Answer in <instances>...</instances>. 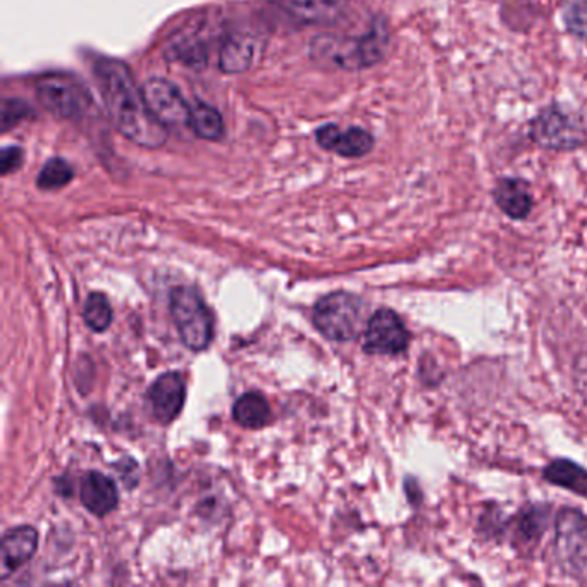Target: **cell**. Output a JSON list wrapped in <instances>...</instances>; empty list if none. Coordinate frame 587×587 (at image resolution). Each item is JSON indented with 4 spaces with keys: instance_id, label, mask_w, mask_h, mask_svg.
<instances>
[{
    "instance_id": "obj_13",
    "label": "cell",
    "mask_w": 587,
    "mask_h": 587,
    "mask_svg": "<svg viewBox=\"0 0 587 587\" xmlns=\"http://www.w3.org/2000/svg\"><path fill=\"white\" fill-rule=\"evenodd\" d=\"M80 498L84 508L97 517L109 516L112 510H116L117 501H120L114 481L104 476L102 472L95 471L84 474L81 481Z\"/></svg>"
},
{
    "instance_id": "obj_7",
    "label": "cell",
    "mask_w": 587,
    "mask_h": 587,
    "mask_svg": "<svg viewBox=\"0 0 587 587\" xmlns=\"http://www.w3.org/2000/svg\"><path fill=\"white\" fill-rule=\"evenodd\" d=\"M142 89L148 109L162 126L166 128L190 126L192 105L187 102L177 84L166 78H150L145 81Z\"/></svg>"
},
{
    "instance_id": "obj_22",
    "label": "cell",
    "mask_w": 587,
    "mask_h": 587,
    "mask_svg": "<svg viewBox=\"0 0 587 587\" xmlns=\"http://www.w3.org/2000/svg\"><path fill=\"white\" fill-rule=\"evenodd\" d=\"M562 20L572 36L587 41V0H565Z\"/></svg>"
},
{
    "instance_id": "obj_14",
    "label": "cell",
    "mask_w": 587,
    "mask_h": 587,
    "mask_svg": "<svg viewBox=\"0 0 587 587\" xmlns=\"http://www.w3.org/2000/svg\"><path fill=\"white\" fill-rule=\"evenodd\" d=\"M36 546H38V534L29 526H21V528L5 532L4 540H2L4 576L26 564L35 555Z\"/></svg>"
},
{
    "instance_id": "obj_11",
    "label": "cell",
    "mask_w": 587,
    "mask_h": 587,
    "mask_svg": "<svg viewBox=\"0 0 587 587\" xmlns=\"http://www.w3.org/2000/svg\"><path fill=\"white\" fill-rule=\"evenodd\" d=\"M184 396H187V386H184L183 377L178 372H166L162 376L157 377L148 390V399L153 405L154 417L160 424H171L180 416L184 405Z\"/></svg>"
},
{
    "instance_id": "obj_4",
    "label": "cell",
    "mask_w": 587,
    "mask_h": 587,
    "mask_svg": "<svg viewBox=\"0 0 587 587\" xmlns=\"http://www.w3.org/2000/svg\"><path fill=\"white\" fill-rule=\"evenodd\" d=\"M169 308L184 347L193 352L205 350L214 336V317L200 293L192 286L174 289Z\"/></svg>"
},
{
    "instance_id": "obj_6",
    "label": "cell",
    "mask_w": 587,
    "mask_h": 587,
    "mask_svg": "<svg viewBox=\"0 0 587 587\" xmlns=\"http://www.w3.org/2000/svg\"><path fill=\"white\" fill-rule=\"evenodd\" d=\"M555 556L568 577L587 580V517L576 508H562L556 517Z\"/></svg>"
},
{
    "instance_id": "obj_18",
    "label": "cell",
    "mask_w": 587,
    "mask_h": 587,
    "mask_svg": "<svg viewBox=\"0 0 587 587\" xmlns=\"http://www.w3.org/2000/svg\"><path fill=\"white\" fill-rule=\"evenodd\" d=\"M548 483L555 484L560 488L571 489L574 493L586 495L587 493V471L571 460H553L543 472Z\"/></svg>"
},
{
    "instance_id": "obj_9",
    "label": "cell",
    "mask_w": 587,
    "mask_h": 587,
    "mask_svg": "<svg viewBox=\"0 0 587 587\" xmlns=\"http://www.w3.org/2000/svg\"><path fill=\"white\" fill-rule=\"evenodd\" d=\"M36 95L42 105L60 120H78L83 116V92L69 78L47 75L36 83Z\"/></svg>"
},
{
    "instance_id": "obj_1",
    "label": "cell",
    "mask_w": 587,
    "mask_h": 587,
    "mask_svg": "<svg viewBox=\"0 0 587 587\" xmlns=\"http://www.w3.org/2000/svg\"><path fill=\"white\" fill-rule=\"evenodd\" d=\"M93 75L109 116L121 135L144 148H159L168 142V128L148 109L144 89L136 84L128 66L112 57H100Z\"/></svg>"
},
{
    "instance_id": "obj_16",
    "label": "cell",
    "mask_w": 587,
    "mask_h": 587,
    "mask_svg": "<svg viewBox=\"0 0 587 587\" xmlns=\"http://www.w3.org/2000/svg\"><path fill=\"white\" fill-rule=\"evenodd\" d=\"M274 4L298 24H326L336 18L335 0H276Z\"/></svg>"
},
{
    "instance_id": "obj_15",
    "label": "cell",
    "mask_w": 587,
    "mask_h": 587,
    "mask_svg": "<svg viewBox=\"0 0 587 587\" xmlns=\"http://www.w3.org/2000/svg\"><path fill=\"white\" fill-rule=\"evenodd\" d=\"M257 56V41L252 35L233 33L221 48L219 68L228 75L247 71Z\"/></svg>"
},
{
    "instance_id": "obj_10",
    "label": "cell",
    "mask_w": 587,
    "mask_h": 587,
    "mask_svg": "<svg viewBox=\"0 0 587 587\" xmlns=\"http://www.w3.org/2000/svg\"><path fill=\"white\" fill-rule=\"evenodd\" d=\"M316 142L324 150L347 157V159H360V157L368 156L376 144L374 136L368 129L353 126L341 132L336 124L320 126L316 133Z\"/></svg>"
},
{
    "instance_id": "obj_26",
    "label": "cell",
    "mask_w": 587,
    "mask_h": 587,
    "mask_svg": "<svg viewBox=\"0 0 587 587\" xmlns=\"http://www.w3.org/2000/svg\"><path fill=\"white\" fill-rule=\"evenodd\" d=\"M541 519H543V513L540 510H531L528 517H523L522 522V532L528 540L532 538H538L541 534Z\"/></svg>"
},
{
    "instance_id": "obj_17",
    "label": "cell",
    "mask_w": 587,
    "mask_h": 587,
    "mask_svg": "<svg viewBox=\"0 0 587 587\" xmlns=\"http://www.w3.org/2000/svg\"><path fill=\"white\" fill-rule=\"evenodd\" d=\"M233 417L244 428H264L266 424L271 420V407H269L268 399L260 393H245L236 399Z\"/></svg>"
},
{
    "instance_id": "obj_25",
    "label": "cell",
    "mask_w": 587,
    "mask_h": 587,
    "mask_svg": "<svg viewBox=\"0 0 587 587\" xmlns=\"http://www.w3.org/2000/svg\"><path fill=\"white\" fill-rule=\"evenodd\" d=\"M24 154L23 148L8 147L2 150V160H0V168H2V174L8 177L11 172L18 171L23 165Z\"/></svg>"
},
{
    "instance_id": "obj_19",
    "label": "cell",
    "mask_w": 587,
    "mask_h": 587,
    "mask_svg": "<svg viewBox=\"0 0 587 587\" xmlns=\"http://www.w3.org/2000/svg\"><path fill=\"white\" fill-rule=\"evenodd\" d=\"M190 128L204 140L217 142L224 133L223 116L216 108L204 104V102H196L195 105H192Z\"/></svg>"
},
{
    "instance_id": "obj_8",
    "label": "cell",
    "mask_w": 587,
    "mask_h": 587,
    "mask_svg": "<svg viewBox=\"0 0 587 587\" xmlns=\"http://www.w3.org/2000/svg\"><path fill=\"white\" fill-rule=\"evenodd\" d=\"M410 343V332L402 317L390 308H380L369 317L364 350L371 355H399Z\"/></svg>"
},
{
    "instance_id": "obj_5",
    "label": "cell",
    "mask_w": 587,
    "mask_h": 587,
    "mask_svg": "<svg viewBox=\"0 0 587 587\" xmlns=\"http://www.w3.org/2000/svg\"><path fill=\"white\" fill-rule=\"evenodd\" d=\"M364 312V302L359 296L336 292L317 302L314 323L328 340L352 341L362 331Z\"/></svg>"
},
{
    "instance_id": "obj_2",
    "label": "cell",
    "mask_w": 587,
    "mask_h": 587,
    "mask_svg": "<svg viewBox=\"0 0 587 587\" xmlns=\"http://www.w3.org/2000/svg\"><path fill=\"white\" fill-rule=\"evenodd\" d=\"M390 47L388 21L377 16L368 33L360 36H317L312 54L336 68L357 71L380 65Z\"/></svg>"
},
{
    "instance_id": "obj_23",
    "label": "cell",
    "mask_w": 587,
    "mask_h": 587,
    "mask_svg": "<svg viewBox=\"0 0 587 587\" xmlns=\"http://www.w3.org/2000/svg\"><path fill=\"white\" fill-rule=\"evenodd\" d=\"M32 114V108L20 99H5L2 104V126L4 132L16 128L18 124L23 123Z\"/></svg>"
},
{
    "instance_id": "obj_3",
    "label": "cell",
    "mask_w": 587,
    "mask_h": 587,
    "mask_svg": "<svg viewBox=\"0 0 587 587\" xmlns=\"http://www.w3.org/2000/svg\"><path fill=\"white\" fill-rule=\"evenodd\" d=\"M532 144L553 153H574L587 145V126L583 117L558 104L546 105L529 121Z\"/></svg>"
},
{
    "instance_id": "obj_12",
    "label": "cell",
    "mask_w": 587,
    "mask_h": 587,
    "mask_svg": "<svg viewBox=\"0 0 587 587\" xmlns=\"http://www.w3.org/2000/svg\"><path fill=\"white\" fill-rule=\"evenodd\" d=\"M493 199L499 211L513 221L528 219L534 207L531 184L522 178H501L493 189Z\"/></svg>"
},
{
    "instance_id": "obj_24",
    "label": "cell",
    "mask_w": 587,
    "mask_h": 587,
    "mask_svg": "<svg viewBox=\"0 0 587 587\" xmlns=\"http://www.w3.org/2000/svg\"><path fill=\"white\" fill-rule=\"evenodd\" d=\"M572 381L576 386L577 395L587 407V352L579 353L572 364Z\"/></svg>"
},
{
    "instance_id": "obj_21",
    "label": "cell",
    "mask_w": 587,
    "mask_h": 587,
    "mask_svg": "<svg viewBox=\"0 0 587 587\" xmlns=\"http://www.w3.org/2000/svg\"><path fill=\"white\" fill-rule=\"evenodd\" d=\"M72 180V168L66 162L65 159H59V157H54V159L45 162L44 168H42L41 174L36 178V184L38 189L47 190H59L69 181Z\"/></svg>"
},
{
    "instance_id": "obj_20",
    "label": "cell",
    "mask_w": 587,
    "mask_h": 587,
    "mask_svg": "<svg viewBox=\"0 0 587 587\" xmlns=\"http://www.w3.org/2000/svg\"><path fill=\"white\" fill-rule=\"evenodd\" d=\"M83 319L92 331L102 332L111 326L112 308L102 293H92L83 307Z\"/></svg>"
}]
</instances>
